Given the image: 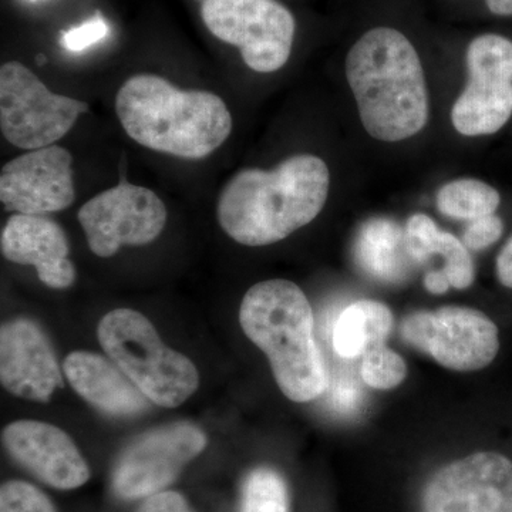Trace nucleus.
I'll return each instance as SVG.
<instances>
[{
    "instance_id": "f257e3e1",
    "label": "nucleus",
    "mask_w": 512,
    "mask_h": 512,
    "mask_svg": "<svg viewBox=\"0 0 512 512\" xmlns=\"http://www.w3.org/2000/svg\"><path fill=\"white\" fill-rule=\"evenodd\" d=\"M330 174L322 158L289 157L275 170L248 168L225 184L218 222L245 247H266L311 224L328 200Z\"/></svg>"
},
{
    "instance_id": "f03ea898",
    "label": "nucleus",
    "mask_w": 512,
    "mask_h": 512,
    "mask_svg": "<svg viewBox=\"0 0 512 512\" xmlns=\"http://www.w3.org/2000/svg\"><path fill=\"white\" fill-rule=\"evenodd\" d=\"M346 76L367 133L386 143L416 136L429 120L420 57L399 30H369L346 57Z\"/></svg>"
},
{
    "instance_id": "7ed1b4c3",
    "label": "nucleus",
    "mask_w": 512,
    "mask_h": 512,
    "mask_svg": "<svg viewBox=\"0 0 512 512\" xmlns=\"http://www.w3.org/2000/svg\"><path fill=\"white\" fill-rule=\"evenodd\" d=\"M116 113L131 140L157 153L202 160L222 147L232 116L220 96L178 89L157 74H136L120 87Z\"/></svg>"
},
{
    "instance_id": "20e7f679",
    "label": "nucleus",
    "mask_w": 512,
    "mask_h": 512,
    "mask_svg": "<svg viewBox=\"0 0 512 512\" xmlns=\"http://www.w3.org/2000/svg\"><path fill=\"white\" fill-rule=\"evenodd\" d=\"M242 330L271 363L276 383L289 400L318 399L329 384L316 343L311 303L298 285L285 279L259 282L241 303Z\"/></svg>"
},
{
    "instance_id": "39448f33",
    "label": "nucleus",
    "mask_w": 512,
    "mask_h": 512,
    "mask_svg": "<svg viewBox=\"0 0 512 512\" xmlns=\"http://www.w3.org/2000/svg\"><path fill=\"white\" fill-rule=\"evenodd\" d=\"M101 348L151 402L181 406L197 392L200 375L188 357L168 348L146 316L116 309L100 320Z\"/></svg>"
},
{
    "instance_id": "423d86ee",
    "label": "nucleus",
    "mask_w": 512,
    "mask_h": 512,
    "mask_svg": "<svg viewBox=\"0 0 512 512\" xmlns=\"http://www.w3.org/2000/svg\"><path fill=\"white\" fill-rule=\"evenodd\" d=\"M87 111L84 101L50 92L25 64L9 62L0 69V128L12 146H53Z\"/></svg>"
},
{
    "instance_id": "0eeeda50",
    "label": "nucleus",
    "mask_w": 512,
    "mask_h": 512,
    "mask_svg": "<svg viewBox=\"0 0 512 512\" xmlns=\"http://www.w3.org/2000/svg\"><path fill=\"white\" fill-rule=\"evenodd\" d=\"M201 16L212 35L241 50L254 72H278L291 57L295 19L276 0H202Z\"/></svg>"
},
{
    "instance_id": "6e6552de",
    "label": "nucleus",
    "mask_w": 512,
    "mask_h": 512,
    "mask_svg": "<svg viewBox=\"0 0 512 512\" xmlns=\"http://www.w3.org/2000/svg\"><path fill=\"white\" fill-rule=\"evenodd\" d=\"M400 335L404 342L457 372L484 369L500 350L493 320L477 309L461 306L412 313L403 319Z\"/></svg>"
},
{
    "instance_id": "1a4fd4ad",
    "label": "nucleus",
    "mask_w": 512,
    "mask_h": 512,
    "mask_svg": "<svg viewBox=\"0 0 512 512\" xmlns=\"http://www.w3.org/2000/svg\"><path fill=\"white\" fill-rule=\"evenodd\" d=\"M468 83L451 121L467 137L490 136L512 116V42L500 35H481L467 49Z\"/></svg>"
},
{
    "instance_id": "9d476101",
    "label": "nucleus",
    "mask_w": 512,
    "mask_h": 512,
    "mask_svg": "<svg viewBox=\"0 0 512 512\" xmlns=\"http://www.w3.org/2000/svg\"><path fill=\"white\" fill-rule=\"evenodd\" d=\"M77 218L93 254L110 258L124 245L141 247L156 241L168 214L156 192L121 181L87 201Z\"/></svg>"
},
{
    "instance_id": "9b49d317",
    "label": "nucleus",
    "mask_w": 512,
    "mask_h": 512,
    "mask_svg": "<svg viewBox=\"0 0 512 512\" xmlns=\"http://www.w3.org/2000/svg\"><path fill=\"white\" fill-rule=\"evenodd\" d=\"M205 446L204 433L192 424H171L150 431L121 454L114 468V491L126 500L160 493Z\"/></svg>"
},
{
    "instance_id": "f8f14e48",
    "label": "nucleus",
    "mask_w": 512,
    "mask_h": 512,
    "mask_svg": "<svg viewBox=\"0 0 512 512\" xmlns=\"http://www.w3.org/2000/svg\"><path fill=\"white\" fill-rule=\"evenodd\" d=\"M421 512H512V461L483 451L447 464L424 488Z\"/></svg>"
},
{
    "instance_id": "ddd939ff",
    "label": "nucleus",
    "mask_w": 512,
    "mask_h": 512,
    "mask_svg": "<svg viewBox=\"0 0 512 512\" xmlns=\"http://www.w3.org/2000/svg\"><path fill=\"white\" fill-rule=\"evenodd\" d=\"M74 200L73 156L62 146L30 150L3 165L0 201L10 212L52 214L67 210Z\"/></svg>"
},
{
    "instance_id": "4468645a",
    "label": "nucleus",
    "mask_w": 512,
    "mask_h": 512,
    "mask_svg": "<svg viewBox=\"0 0 512 512\" xmlns=\"http://www.w3.org/2000/svg\"><path fill=\"white\" fill-rule=\"evenodd\" d=\"M2 440L16 463L50 487L74 490L89 481L90 468L79 448L52 424L15 421L3 430Z\"/></svg>"
},
{
    "instance_id": "2eb2a0df",
    "label": "nucleus",
    "mask_w": 512,
    "mask_h": 512,
    "mask_svg": "<svg viewBox=\"0 0 512 512\" xmlns=\"http://www.w3.org/2000/svg\"><path fill=\"white\" fill-rule=\"evenodd\" d=\"M0 382L9 393L42 403L63 384L46 336L30 320H12L0 330Z\"/></svg>"
},
{
    "instance_id": "dca6fc26",
    "label": "nucleus",
    "mask_w": 512,
    "mask_h": 512,
    "mask_svg": "<svg viewBox=\"0 0 512 512\" xmlns=\"http://www.w3.org/2000/svg\"><path fill=\"white\" fill-rule=\"evenodd\" d=\"M0 248L13 264L35 266L40 281L49 288L67 289L76 281L69 241L63 228L50 218L12 215L3 227Z\"/></svg>"
},
{
    "instance_id": "f3484780",
    "label": "nucleus",
    "mask_w": 512,
    "mask_h": 512,
    "mask_svg": "<svg viewBox=\"0 0 512 512\" xmlns=\"http://www.w3.org/2000/svg\"><path fill=\"white\" fill-rule=\"evenodd\" d=\"M64 375L77 394L111 416H136L148 409L147 397L117 366L90 352H73Z\"/></svg>"
},
{
    "instance_id": "a211bd4d",
    "label": "nucleus",
    "mask_w": 512,
    "mask_h": 512,
    "mask_svg": "<svg viewBox=\"0 0 512 512\" xmlns=\"http://www.w3.org/2000/svg\"><path fill=\"white\" fill-rule=\"evenodd\" d=\"M357 264L382 282H399L414 264L407 254L403 229L387 218H373L362 225L355 245Z\"/></svg>"
},
{
    "instance_id": "6ab92c4d",
    "label": "nucleus",
    "mask_w": 512,
    "mask_h": 512,
    "mask_svg": "<svg viewBox=\"0 0 512 512\" xmlns=\"http://www.w3.org/2000/svg\"><path fill=\"white\" fill-rule=\"evenodd\" d=\"M392 328L393 315L384 303L362 299L340 313L333 330V349L343 359H355L383 345Z\"/></svg>"
},
{
    "instance_id": "aec40b11",
    "label": "nucleus",
    "mask_w": 512,
    "mask_h": 512,
    "mask_svg": "<svg viewBox=\"0 0 512 512\" xmlns=\"http://www.w3.org/2000/svg\"><path fill=\"white\" fill-rule=\"evenodd\" d=\"M500 204V192L474 178L451 181L437 192V208L453 220L476 221L495 214Z\"/></svg>"
},
{
    "instance_id": "412c9836",
    "label": "nucleus",
    "mask_w": 512,
    "mask_h": 512,
    "mask_svg": "<svg viewBox=\"0 0 512 512\" xmlns=\"http://www.w3.org/2000/svg\"><path fill=\"white\" fill-rule=\"evenodd\" d=\"M242 512H289L284 478L271 468L252 471L242 493Z\"/></svg>"
},
{
    "instance_id": "4be33fe9",
    "label": "nucleus",
    "mask_w": 512,
    "mask_h": 512,
    "mask_svg": "<svg viewBox=\"0 0 512 512\" xmlns=\"http://www.w3.org/2000/svg\"><path fill=\"white\" fill-rule=\"evenodd\" d=\"M407 366L402 356L386 345L375 346L362 356L360 377L369 387L389 390L399 386L406 379Z\"/></svg>"
},
{
    "instance_id": "5701e85b",
    "label": "nucleus",
    "mask_w": 512,
    "mask_h": 512,
    "mask_svg": "<svg viewBox=\"0 0 512 512\" xmlns=\"http://www.w3.org/2000/svg\"><path fill=\"white\" fill-rule=\"evenodd\" d=\"M430 255H441L444 259L443 272L450 285L456 289H467L476 278V269L470 252L460 239L448 232L439 231L431 244Z\"/></svg>"
},
{
    "instance_id": "b1692460",
    "label": "nucleus",
    "mask_w": 512,
    "mask_h": 512,
    "mask_svg": "<svg viewBox=\"0 0 512 512\" xmlns=\"http://www.w3.org/2000/svg\"><path fill=\"white\" fill-rule=\"evenodd\" d=\"M0 512H56V508L35 485L9 481L0 490Z\"/></svg>"
},
{
    "instance_id": "393cba45",
    "label": "nucleus",
    "mask_w": 512,
    "mask_h": 512,
    "mask_svg": "<svg viewBox=\"0 0 512 512\" xmlns=\"http://www.w3.org/2000/svg\"><path fill=\"white\" fill-rule=\"evenodd\" d=\"M437 232L439 228L427 215L414 214L407 220L404 239H406L407 254L414 264H423L430 259L429 247Z\"/></svg>"
},
{
    "instance_id": "a878e982",
    "label": "nucleus",
    "mask_w": 512,
    "mask_h": 512,
    "mask_svg": "<svg viewBox=\"0 0 512 512\" xmlns=\"http://www.w3.org/2000/svg\"><path fill=\"white\" fill-rule=\"evenodd\" d=\"M110 28L99 13L84 22L83 25L67 30L62 37V46L69 52L79 53L96 45L109 36Z\"/></svg>"
},
{
    "instance_id": "bb28decb",
    "label": "nucleus",
    "mask_w": 512,
    "mask_h": 512,
    "mask_svg": "<svg viewBox=\"0 0 512 512\" xmlns=\"http://www.w3.org/2000/svg\"><path fill=\"white\" fill-rule=\"evenodd\" d=\"M504 232V224L497 215H487V217L478 218L468 224L466 232L463 235V244L470 251H483L491 247Z\"/></svg>"
},
{
    "instance_id": "cd10ccee",
    "label": "nucleus",
    "mask_w": 512,
    "mask_h": 512,
    "mask_svg": "<svg viewBox=\"0 0 512 512\" xmlns=\"http://www.w3.org/2000/svg\"><path fill=\"white\" fill-rule=\"evenodd\" d=\"M136 512H192L183 495L175 491H160L148 495Z\"/></svg>"
},
{
    "instance_id": "c85d7f7f",
    "label": "nucleus",
    "mask_w": 512,
    "mask_h": 512,
    "mask_svg": "<svg viewBox=\"0 0 512 512\" xmlns=\"http://www.w3.org/2000/svg\"><path fill=\"white\" fill-rule=\"evenodd\" d=\"M495 269H497V278L500 284L505 288L512 289V237L501 249Z\"/></svg>"
},
{
    "instance_id": "c756f323",
    "label": "nucleus",
    "mask_w": 512,
    "mask_h": 512,
    "mask_svg": "<svg viewBox=\"0 0 512 512\" xmlns=\"http://www.w3.org/2000/svg\"><path fill=\"white\" fill-rule=\"evenodd\" d=\"M357 396H359V393H357L355 386H349L348 383L339 384L333 390V402L340 410L352 409L359 400Z\"/></svg>"
},
{
    "instance_id": "7c9ffc66",
    "label": "nucleus",
    "mask_w": 512,
    "mask_h": 512,
    "mask_svg": "<svg viewBox=\"0 0 512 512\" xmlns=\"http://www.w3.org/2000/svg\"><path fill=\"white\" fill-rule=\"evenodd\" d=\"M424 286L433 295H443L451 285L443 271H433L424 276Z\"/></svg>"
},
{
    "instance_id": "2f4dec72",
    "label": "nucleus",
    "mask_w": 512,
    "mask_h": 512,
    "mask_svg": "<svg viewBox=\"0 0 512 512\" xmlns=\"http://www.w3.org/2000/svg\"><path fill=\"white\" fill-rule=\"evenodd\" d=\"M491 13L498 16H512V0H485Z\"/></svg>"
}]
</instances>
